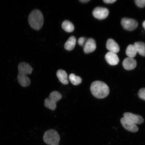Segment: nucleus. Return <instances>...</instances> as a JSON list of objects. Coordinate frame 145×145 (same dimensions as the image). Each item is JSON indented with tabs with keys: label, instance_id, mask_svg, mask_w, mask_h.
<instances>
[{
	"label": "nucleus",
	"instance_id": "1",
	"mask_svg": "<svg viewBox=\"0 0 145 145\" xmlns=\"http://www.w3.org/2000/svg\"><path fill=\"white\" fill-rule=\"evenodd\" d=\"M18 69L19 71L17 76L18 82L23 87L29 86L31 81L27 75L32 73L33 69L31 66L28 63L21 62L18 65Z\"/></svg>",
	"mask_w": 145,
	"mask_h": 145
},
{
	"label": "nucleus",
	"instance_id": "2",
	"mask_svg": "<svg viewBox=\"0 0 145 145\" xmlns=\"http://www.w3.org/2000/svg\"><path fill=\"white\" fill-rule=\"evenodd\" d=\"M90 90L92 95L99 99L105 98L110 93L109 88L108 85L101 81H97L92 83Z\"/></svg>",
	"mask_w": 145,
	"mask_h": 145
},
{
	"label": "nucleus",
	"instance_id": "3",
	"mask_svg": "<svg viewBox=\"0 0 145 145\" xmlns=\"http://www.w3.org/2000/svg\"><path fill=\"white\" fill-rule=\"evenodd\" d=\"M28 22L34 29H40L44 22V18L40 11L35 10L31 12L28 17Z\"/></svg>",
	"mask_w": 145,
	"mask_h": 145
},
{
	"label": "nucleus",
	"instance_id": "4",
	"mask_svg": "<svg viewBox=\"0 0 145 145\" xmlns=\"http://www.w3.org/2000/svg\"><path fill=\"white\" fill-rule=\"evenodd\" d=\"M62 98V95L57 91H54L50 94L49 97L45 99L44 105L45 107L54 110L57 108V103Z\"/></svg>",
	"mask_w": 145,
	"mask_h": 145
},
{
	"label": "nucleus",
	"instance_id": "5",
	"mask_svg": "<svg viewBox=\"0 0 145 145\" xmlns=\"http://www.w3.org/2000/svg\"><path fill=\"white\" fill-rule=\"evenodd\" d=\"M43 140L45 143L48 145H59L60 137L57 131L52 129L45 132Z\"/></svg>",
	"mask_w": 145,
	"mask_h": 145
},
{
	"label": "nucleus",
	"instance_id": "6",
	"mask_svg": "<svg viewBox=\"0 0 145 145\" xmlns=\"http://www.w3.org/2000/svg\"><path fill=\"white\" fill-rule=\"evenodd\" d=\"M123 28L127 30L132 31L135 29L138 24L135 20L128 18H124L121 22Z\"/></svg>",
	"mask_w": 145,
	"mask_h": 145
},
{
	"label": "nucleus",
	"instance_id": "7",
	"mask_svg": "<svg viewBox=\"0 0 145 145\" xmlns=\"http://www.w3.org/2000/svg\"><path fill=\"white\" fill-rule=\"evenodd\" d=\"M109 10L106 8L101 7H96L92 12L94 17L99 20L106 19L109 14Z\"/></svg>",
	"mask_w": 145,
	"mask_h": 145
},
{
	"label": "nucleus",
	"instance_id": "8",
	"mask_svg": "<svg viewBox=\"0 0 145 145\" xmlns=\"http://www.w3.org/2000/svg\"><path fill=\"white\" fill-rule=\"evenodd\" d=\"M124 117L135 124H141L144 123V118L141 116L127 112L123 114Z\"/></svg>",
	"mask_w": 145,
	"mask_h": 145
},
{
	"label": "nucleus",
	"instance_id": "9",
	"mask_svg": "<svg viewBox=\"0 0 145 145\" xmlns=\"http://www.w3.org/2000/svg\"><path fill=\"white\" fill-rule=\"evenodd\" d=\"M121 123L123 127L128 131L132 132H136L138 131L139 128L137 125L124 117L121 119Z\"/></svg>",
	"mask_w": 145,
	"mask_h": 145
},
{
	"label": "nucleus",
	"instance_id": "10",
	"mask_svg": "<svg viewBox=\"0 0 145 145\" xmlns=\"http://www.w3.org/2000/svg\"><path fill=\"white\" fill-rule=\"evenodd\" d=\"M97 48L95 41L93 39L90 38L86 41L83 46V50L86 54H88L93 52Z\"/></svg>",
	"mask_w": 145,
	"mask_h": 145
},
{
	"label": "nucleus",
	"instance_id": "11",
	"mask_svg": "<svg viewBox=\"0 0 145 145\" xmlns=\"http://www.w3.org/2000/svg\"><path fill=\"white\" fill-rule=\"evenodd\" d=\"M105 59L109 64L112 66L117 65L119 63V59L117 54L114 52H108L105 55Z\"/></svg>",
	"mask_w": 145,
	"mask_h": 145
},
{
	"label": "nucleus",
	"instance_id": "12",
	"mask_svg": "<svg viewBox=\"0 0 145 145\" xmlns=\"http://www.w3.org/2000/svg\"><path fill=\"white\" fill-rule=\"evenodd\" d=\"M123 66L125 69L126 70H133L137 66V62L133 58L127 57L123 61Z\"/></svg>",
	"mask_w": 145,
	"mask_h": 145
},
{
	"label": "nucleus",
	"instance_id": "13",
	"mask_svg": "<svg viewBox=\"0 0 145 145\" xmlns=\"http://www.w3.org/2000/svg\"><path fill=\"white\" fill-rule=\"evenodd\" d=\"M107 49L110 52H114L116 54L118 53L120 51V47L118 43L113 39H109L106 43Z\"/></svg>",
	"mask_w": 145,
	"mask_h": 145
},
{
	"label": "nucleus",
	"instance_id": "14",
	"mask_svg": "<svg viewBox=\"0 0 145 145\" xmlns=\"http://www.w3.org/2000/svg\"><path fill=\"white\" fill-rule=\"evenodd\" d=\"M57 75L60 81L64 85L69 84L68 75L66 71L63 70H59L57 72Z\"/></svg>",
	"mask_w": 145,
	"mask_h": 145
},
{
	"label": "nucleus",
	"instance_id": "15",
	"mask_svg": "<svg viewBox=\"0 0 145 145\" xmlns=\"http://www.w3.org/2000/svg\"><path fill=\"white\" fill-rule=\"evenodd\" d=\"M76 42V37L72 36L69 38L68 40L65 43L64 47L65 49L69 51L72 50L75 48Z\"/></svg>",
	"mask_w": 145,
	"mask_h": 145
},
{
	"label": "nucleus",
	"instance_id": "16",
	"mask_svg": "<svg viewBox=\"0 0 145 145\" xmlns=\"http://www.w3.org/2000/svg\"><path fill=\"white\" fill-rule=\"evenodd\" d=\"M137 52L143 57H145V43L142 42H137L134 43Z\"/></svg>",
	"mask_w": 145,
	"mask_h": 145
},
{
	"label": "nucleus",
	"instance_id": "17",
	"mask_svg": "<svg viewBox=\"0 0 145 145\" xmlns=\"http://www.w3.org/2000/svg\"><path fill=\"white\" fill-rule=\"evenodd\" d=\"M137 51L134 45H129L126 49V54L129 57L133 58L135 57L137 54Z\"/></svg>",
	"mask_w": 145,
	"mask_h": 145
},
{
	"label": "nucleus",
	"instance_id": "18",
	"mask_svg": "<svg viewBox=\"0 0 145 145\" xmlns=\"http://www.w3.org/2000/svg\"><path fill=\"white\" fill-rule=\"evenodd\" d=\"M62 28L65 31L67 32H72L74 31V26L73 24L69 21H65L61 25Z\"/></svg>",
	"mask_w": 145,
	"mask_h": 145
},
{
	"label": "nucleus",
	"instance_id": "19",
	"mask_svg": "<svg viewBox=\"0 0 145 145\" xmlns=\"http://www.w3.org/2000/svg\"><path fill=\"white\" fill-rule=\"evenodd\" d=\"M69 79L72 84L75 86L80 84L82 81L80 77L76 76L74 74H70L69 76Z\"/></svg>",
	"mask_w": 145,
	"mask_h": 145
},
{
	"label": "nucleus",
	"instance_id": "20",
	"mask_svg": "<svg viewBox=\"0 0 145 145\" xmlns=\"http://www.w3.org/2000/svg\"><path fill=\"white\" fill-rule=\"evenodd\" d=\"M138 95L140 99L145 101V88H141L139 91Z\"/></svg>",
	"mask_w": 145,
	"mask_h": 145
},
{
	"label": "nucleus",
	"instance_id": "21",
	"mask_svg": "<svg viewBox=\"0 0 145 145\" xmlns=\"http://www.w3.org/2000/svg\"><path fill=\"white\" fill-rule=\"evenodd\" d=\"M136 5L139 8H143L145 6V0H135Z\"/></svg>",
	"mask_w": 145,
	"mask_h": 145
},
{
	"label": "nucleus",
	"instance_id": "22",
	"mask_svg": "<svg viewBox=\"0 0 145 145\" xmlns=\"http://www.w3.org/2000/svg\"><path fill=\"white\" fill-rule=\"evenodd\" d=\"M86 39L84 37H81L79 38L78 40V43L81 46H84L86 42Z\"/></svg>",
	"mask_w": 145,
	"mask_h": 145
},
{
	"label": "nucleus",
	"instance_id": "23",
	"mask_svg": "<svg viewBox=\"0 0 145 145\" xmlns=\"http://www.w3.org/2000/svg\"><path fill=\"white\" fill-rule=\"evenodd\" d=\"M116 1V0H104L103 1L107 4H112V3H115Z\"/></svg>",
	"mask_w": 145,
	"mask_h": 145
},
{
	"label": "nucleus",
	"instance_id": "24",
	"mask_svg": "<svg viewBox=\"0 0 145 145\" xmlns=\"http://www.w3.org/2000/svg\"><path fill=\"white\" fill-rule=\"evenodd\" d=\"M90 0H80L79 1L81 2L82 3H87Z\"/></svg>",
	"mask_w": 145,
	"mask_h": 145
},
{
	"label": "nucleus",
	"instance_id": "25",
	"mask_svg": "<svg viewBox=\"0 0 145 145\" xmlns=\"http://www.w3.org/2000/svg\"><path fill=\"white\" fill-rule=\"evenodd\" d=\"M142 26L145 30V21L143 23Z\"/></svg>",
	"mask_w": 145,
	"mask_h": 145
}]
</instances>
